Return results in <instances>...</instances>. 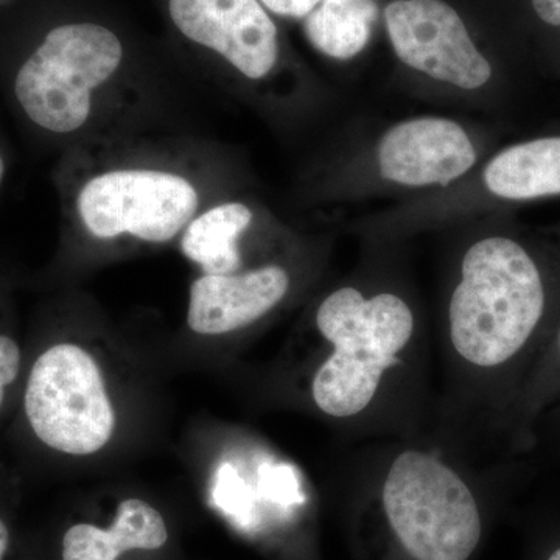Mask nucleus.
Segmentation results:
<instances>
[{"label":"nucleus","mask_w":560,"mask_h":560,"mask_svg":"<svg viewBox=\"0 0 560 560\" xmlns=\"http://www.w3.org/2000/svg\"><path fill=\"white\" fill-rule=\"evenodd\" d=\"M253 210L243 202H221L190 221L180 238L187 259L205 275H234L241 270L238 241L253 223Z\"/></svg>","instance_id":"9b49d317"},{"label":"nucleus","mask_w":560,"mask_h":560,"mask_svg":"<svg viewBox=\"0 0 560 560\" xmlns=\"http://www.w3.org/2000/svg\"><path fill=\"white\" fill-rule=\"evenodd\" d=\"M375 0H323L305 21V35L326 57L349 60L370 43Z\"/></svg>","instance_id":"f8f14e48"},{"label":"nucleus","mask_w":560,"mask_h":560,"mask_svg":"<svg viewBox=\"0 0 560 560\" xmlns=\"http://www.w3.org/2000/svg\"><path fill=\"white\" fill-rule=\"evenodd\" d=\"M534 11L547 24L560 25V0H530Z\"/></svg>","instance_id":"dca6fc26"},{"label":"nucleus","mask_w":560,"mask_h":560,"mask_svg":"<svg viewBox=\"0 0 560 560\" xmlns=\"http://www.w3.org/2000/svg\"><path fill=\"white\" fill-rule=\"evenodd\" d=\"M167 13L184 39L246 79H265L278 62V27L259 0H167Z\"/></svg>","instance_id":"423d86ee"},{"label":"nucleus","mask_w":560,"mask_h":560,"mask_svg":"<svg viewBox=\"0 0 560 560\" xmlns=\"http://www.w3.org/2000/svg\"><path fill=\"white\" fill-rule=\"evenodd\" d=\"M559 385L560 329L558 330V335H556L555 346H552L550 353L547 355V361H544L539 370L536 371L533 382L526 385L525 388H522L521 396L515 397V400L521 401L522 415L526 418V415H528L533 408L539 407L540 401L544 400L545 397L551 396L555 390H558ZM514 401H512V405H514Z\"/></svg>","instance_id":"ddd939ff"},{"label":"nucleus","mask_w":560,"mask_h":560,"mask_svg":"<svg viewBox=\"0 0 560 560\" xmlns=\"http://www.w3.org/2000/svg\"><path fill=\"white\" fill-rule=\"evenodd\" d=\"M3 172H5V165H3L2 158H0V180L3 178Z\"/></svg>","instance_id":"6ab92c4d"},{"label":"nucleus","mask_w":560,"mask_h":560,"mask_svg":"<svg viewBox=\"0 0 560 560\" xmlns=\"http://www.w3.org/2000/svg\"><path fill=\"white\" fill-rule=\"evenodd\" d=\"M168 539L160 512L143 500L121 501L109 529L88 523L72 526L62 539V560H117L121 552L158 550Z\"/></svg>","instance_id":"1a4fd4ad"},{"label":"nucleus","mask_w":560,"mask_h":560,"mask_svg":"<svg viewBox=\"0 0 560 560\" xmlns=\"http://www.w3.org/2000/svg\"><path fill=\"white\" fill-rule=\"evenodd\" d=\"M305 370L313 410L350 436L431 434L436 393L425 335L410 302L390 290L342 285L313 316Z\"/></svg>","instance_id":"f257e3e1"},{"label":"nucleus","mask_w":560,"mask_h":560,"mask_svg":"<svg viewBox=\"0 0 560 560\" xmlns=\"http://www.w3.org/2000/svg\"><path fill=\"white\" fill-rule=\"evenodd\" d=\"M545 560H560V545H558L556 548H552V550L548 552L547 559Z\"/></svg>","instance_id":"a211bd4d"},{"label":"nucleus","mask_w":560,"mask_h":560,"mask_svg":"<svg viewBox=\"0 0 560 560\" xmlns=\"http://www.w3.org/2000/svg\"><path fill=\"white\" fill-rule=\"evenodd\" d=\"M477 162L474 143L456 121L419 117L390 128L378 145L383 178L407 187L444 186Z\"/></svg>","instance_id":"0eeeda50"},{"label":"nucleus","mask_w":560,"mask_h":560,"mask_svg":"<svg viewBox=\"0 0 560 560\" xmlns=\"http://www.w3.org/2000/svg\"><path fill=\"white\" fill-rule=\"evenodd\" d=\"M200 194L184 176L127 168L95 176L80 190L83 226L102 241L128 234L149 243L173 241L195 219Z\"/></svg>","instance_id":"20e7f679"},{"label":"nucleus","mask_w":560,"mask_h":560,"mask_svg":"<svg viewBox=\"0 0 560 560\" xmlns=\"http://www.w3.org/2000/svg\"><path fill=\"white\" fill-rule=\"evenodd\" d=\"M394 51L405 65L442 83L474 91L492 77L466 24L442 0H396L385 10Z\"/></svg>","instance_id":"39448f33"},{"label":"nucleus","mask_w":560,"mask_h":560,"mask_svg":"<svg viewBox=\"0 0 560 560\" xmlns=\"http://www.w3.org/2000/svg\"><path fill=\"white\" fill-rule=\"evenodd\" d=\"M486 187L506 200L560 195V138H541L501 151L485 171Z\"/></svg>","instance_id":"9d476101"},{"label":"nucleus","mask_w":560,"mask_h":560,"mask_svg":"<svg viewBox=\"0 0 560 560\" xmlns=\"http://www.w3.org/2000/svg\"><path fill=\"white\" fill-rule=\"evenodd\" d=\"M24 411L33 434L65 455L101 452L116 429L101 368L72 342L50 346L33 361Z\"/></svg>","instance_id":"7ed1b4c3"},{"label":"nucleus","mask_w":560,"mask_h":560,"mask_svg":"<svg viewBox=\"0 0 560 560\" xmlns=\"http://www.w3.org/2000/svg\"><path fill=\"white\" fill-rule=\"evenodd\" d=\"M265 10L280 18L301 20L313 13L323 0H259Z\"/></svg>","instance_id":"2eb2a0df"},{"label":"nucleus","mask_w":560,"mask_h":560,"mask_svg":"<svg viewBox=\"0 0 560 560\" xmlns=\"http://www.w3.org/2000/svg\"><path fill=\"white\" fill-rule=\"evenodd\" d=\"M21 346L9 335L0 334V411L7 399V390L21 374Z\"/></svg>","instance_id":"4468645a"},{"label":"nucleus","mask_w":560,"mask_h":560,"mask_svg":"<svg viewBox=\"0 0 560 560\" xmlns=\"http://www.w3.org/2000/svg\"><path fill=\"white\" fill-rule=\"evenodd\" d=\"M291 276L280 265L243 275H205L191 283L187 324L195 334L228 335L246 329L289 296Z\"/></svg>","instance_id":"6e6552de"},{"label":"nucleus","mask_w":560,"mask_h":560,"mask_svg":"<svg viewBox=\"0 0 560 560\" xmlns=\"http://www.w3.org/2000/svg\"><path fill=\"white\" fill-rule=\"evenodd\" d=\"M125 43L103 22H58L44 32L18 70L14 94L33 124L55 135L79 131L92 95L124 65Z\"/></svg>","instance_id":"f03ea898"},{"label":"nucleus","mask_w":560,"mask_h":560,"mask_svg":"<svg viewBox=\"0 0 560 560\" xmlns=\"http://www.w3.org/2000/svg\"><path fill=\"white\" fill-rule=\"evenodd\" d=\"M10 533L7 528L5 522L0 518V560H3L7 550H9Z\"/></svg>","instance_id":"f3484780"}]
</instances>
